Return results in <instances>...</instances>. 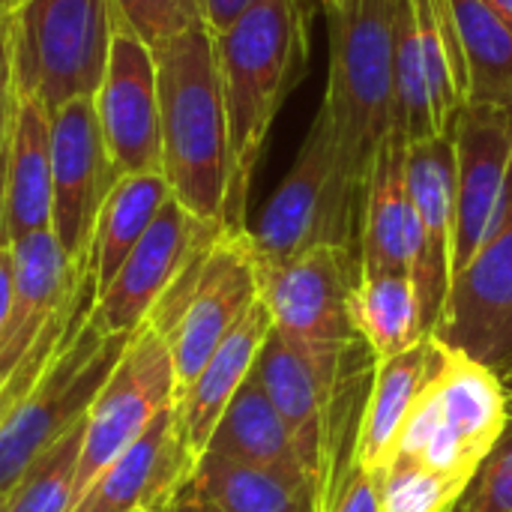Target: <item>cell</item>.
<instances>
[{"mask_svg": "<svg viewBox=\"0 0 512 512\" xmlns=\"http://www.w3.org/2000/svg\"><path fill=\"white\" fill-rule=\"evenodd\" d=\"M228 126L225 231H246L249 189L267 147L270 126L309 63L306 0H252V6L213 36Z\"/></svg>", "mask_w": 512, "mask_h": 512, "instance_id": "cell-1", "label": "cell"}, {"mask_svg": "<svg viewBox=\"0 0 512 512\" xmlns=\"http://www.w3.org/2000/svg\"><path fill=\"white\" fill-rule=\"evenodd\" d=\"M153 54L159 75L162 177L192 216L222 225L228 126L213 33L204 24H192L159 42Z\"/></svg>", "mask_w": 512, "mask_h": 512, "instance_id": "cell-2", "label": "cell"}, {"mask_svg": "<svg viewBox=\"0 0 512 512\" xmlns=\"http://www.w3.org/2000/svg\"><path fill=\"white\" fill-rule=\"evenodd\" d=\"M366 186L348 168L333 123L318 108L291 171L249 228L258 267L285 264L312 249L360 255V216Z\"/></svg>", "mask_w": 512, "mask_h": 512, "instance_id": "cell-3", "label": "cell"}, {"mask_svg": "<svg viewBox=\"0 0 512 512\" xmlns=\"http://www.w3.org/2000/svg\"><path fill=\"white\" fill-rule=\"evenodd\" d=\"M396 15L399 0H354L348 9L327 15L330 78L321 108L363 186L381 147L393 138Z\"/></svg>", "mask_w": 512, "mask_h": 512, "instance_id": "cell-4", "label": "cell"}, {"mask_svg": "<svg viewBox=\"0 0 512 512\" xmlns=\"http://www.w3.org/2000/svg\"><path fill=\"white\" fill-rule=\"evenodd\" d=\"M510 417L507 384L489 366L447 345L444 363L417 399L393 462H414L471 486Z\"/></svg>", "mask_w": 512, "mask_h": 512, "instance_id": "cell-5", "label": "cell"}, {"mask_svg": "<svg viewBox=\"0 0 512 512\" xmlns=\"http://www.w3.org/2000/svg\"><path fill=\"white\" fill-rule=\"evenodd\" d=\"M255 303L258 261L249 228H222L189 258L147 318V324L168 342L177 399Z\"/></svg>", "mask_w": 512, "mask_h": 512, "instance_id": "cell-6", "label": "cell"}, {"mask_svg": "<svg viewBox=\"0 0 512 512\" xmlns=\"http://www.w3.org/2000/svg\"><path fill=\"white\" fill-rule=\"evenodd\" d=\"M129 336H105L90 318L75 330L33 390L0 423V495H9L21 474L87 417Z\"/></svg>", "mask_w": 512, "mask_h": 512, "instance_id": "cell-7", "label": "cell"}, {"mask_svg": "<svg viewBox=\"0 0 512 512\" xmlns=\"http://www.w3.org/2000/svg\"><path fill=\"white\" fill-rule=\"evenodd\" d=\"M114 33L111 0H21L15 6V78L48 111L96 96Z\"/></svg>", "mask_w": 512, "mask_h": 512, "instance_id": "cell-8", "label": "cell"}, {"mask_svg": "<svg viewBox=\"0 0 512 512\" xmlns=\"http://www.w3.org/2000/svg\"><path fill=\"white\" fill-rule=\"evenodd\" d=\"M177 402V381L168 342L147 321L129 336L117 366L96 393L84 417V447L75 477V504L96 477L132 444L150 423Z\"/></svg>", "mask_w": 512, "mask_h": 512, "instance_id": "cell-9", "label": "cell"}, {"mask_svg": "<svg viewBox=\"0 0 512 512\" xmlns=\"http://www.w3.org/2000/svg\"><path fill=\"white\" fill-rule=\"evenodd\" d=\"M432 336L489 366L512 393V165L495 222L480 252L453 279Z\"/></svg>", "mask_w": 512, "mask_h": 512, "instance_id": "cell-10", "label": "cell"}, {"mask_svg": "<svg viewBox=\"0 0 512 512\" xmlns=\"http://www.w3.org/2000/svg\"><path fill=\"white\" fill-rule=\"evenodd\" d=\"M117 180L93 96L51 111V231L72 264H90L93 228Z\"/></svg>", "mask_w": 512, "mask_h": 512, "instance_id": "cell-11", "label": "cell"}, {"mask_svg": "<svg viewBox=\"0 0 512 512\" xmlns=\"http://www.w3.org/2000/svg\"><path fill=\"white\" fill-rule=\"evenodd\" d=\"M93 102L108 156L120 177L162 174L156 54L117 15L105 75Z\"/></svg>", "mask_w": 512, "mask_h": 512, "instance_id": "cell-12", "label": "cell"}, {"mask_svg": "<svg viewBox=\"0 0 512 512\" xmlns=\"http://www.w3.org/2000/svg\"><path fill=\"white\" fill-rule=\"evenodd\" d=\"M219 231L222 225L192 216L171 195L165 207L156 213L147 234L138 240V246L117 270L114 282L96 297L90 321L105 336L135 333L150 318V312L171 288V282L180 276V270L189 264V258Z\"/></svg>", "mask_w": 512, "mask_h": 512, "instance_id": "cell-13", "label": "cell"}, {"mask_svg": "<svg viewBox=\"0 0 512 512\" xmlns=\"http://www.w3.org/2000/svg\"><path fill=\"white\" fill-rule=\"evenodd\" d=\"M408 192L414 204L417 261L411 270L423 324L432 336L453 288L456 246V147L453 132L408 147Z\"/></svg>", "mask_w": 512, "mask_h": 512, "instance_id": "cell-14", "label": "cell"}, {"mask_svg": "<svg viewBox=\"0 0 512 512\" xmlns=\"http://www.w3.org/2000/svg\"><path fill=\"white\" fill-rule=\"evenodd\" d=\"M456 147V246L453 279L480 252L512 165V111L498 105H465L453 126Z\"/></svg>", "mask_w": 512, "mask_h": 512, "instance_id": "cell-15", "label": "cell"}, {"mask_svg": "<svg viewBox=\"0 0 512 512\" xmlns=\"http://www.w3.org/2000/svg\"><path fill=\"white\" fill-rule=\"evenodd\" d=\"M195 465L198 456L174 402L96 477L72 512H165L189 483Z\"/></svg>", "mask_w": 512, "mask_h": 512, "instance_id": "cell-16", "label": "cell"}, {"mask_svg": "<svg viewBox=\"0 0 512 512\" xmlns=\"http://www.w3.org/2000/svg\"><path fill=\"white\" fill-rule=\"evenodd\" d=\"M12 249V315L0 336V384L21 363V357L33 348L51 315L72 294L78 279L90 270V264H72L57 243L54 231H33L15 243Z\"/></svg>", "mask_w": 512, "mask_h": 512, "instance_id": "cell-17", "label": "cell"}, {"mask_svg": "<svg viewBox=\"0 0 512 512\" xmlns=\"http://www.w3.org/2000/svg\"><path fill=\"white\" fill-rule=\"evenodd\" d=\"M444 354L447 342H441L438 336H426L411 351L375 366L372 390L360 420L354 471L378 477L393 462L399 438L417 408V399L438 375Z\"/></svg>", "mask_w": 512, "mask_h": 512, "instance_id": "cell-18", "label": "cell"}, {"mask_svg": "<svg viewBox=\"0 0 512 512\" xmlns=\"http://www.w3.org/2000/svg\"><path fill=\"white\" fill-rule=\"evenodd\" d=\"M51 228V111L15 87V108L6 141L3 243Z\"/></svg>", "mask_w": 512, "mask_h": 512, "instance_id": "cell-19", "label": "cell"}, {"mask_svg": "<svg viewBox=\"0 0 512 512\" xmlns=\"http://www.w3.org/2000/svg\"><path fill=\"white\" fill-rule=\"evenodd\" d=\"M417 261L414 204L408 192V144L390 138L369 174L360 216V273H408Z\"/></svg>", "mask_w": 512, "mask_h": 512, "instance_id": "cell-20", "label": "cell"}, {"mask_svg": "<svg viewBox=\"0 0 512 512\" xmlns=\"http://www.w3.org/2000/svg\"><path fill=\"white\" fill-rule=\"evenodd\" d=\"M273 333V318L267 312V306L258 303L246 312V318L222 339V345L213 351V357L204 363V369L198 372V378L186 387V393L177 399L183 426H186V438L192 453L201 459L216 423L222 420L228 402L234 399V393L246 384V378L255 369V360L267 342V336Z\"/></svg>", "mask_w": 512, "mask_h": 512, "instance_id": "cell-21", "label": "cell"}, {"mask_svg": "<svg viewBox=\"0 0 512 512\" xmlns=\"http://www.w3.org/2000/svg\"><path fill=\"white\" fill-rule=\"evenodd\" d=\"M255 378L264 387L267 399L279 411L294 450L303 462L309 486L318 501L321 471H324V417L321 396L309 363L273 330L255 360Z\"/></svg>", "mask_w": 512, "mask_h": 512, "instance_id": "cell-22", "label": "cell"}, {"mask_svg": "<svg viewBox=\"0 0 512 512\" xmlns=\"http://www.w3.org/2000/svg\"><path fill=\"white\" fill-rule=\"evenodd\" d=\"M204 453L219 456V459H231L240 465L264 468V471H273L285 480L309 486V477H306L303 462L294 450V441H291L279 411L267 399L264 387L258 384L255 372L246 378V384L228 402V408H225L222 420L216 423L213 438H210Z\"/></svg>", "mask_w": 512, "mask_h": 512, "instance_id": "cell-23", "label": "cell"}, {"mask_svg": "<svg viewBox=\"0 0 512 512\" xmlns=\"http://www.w3.org/2000/svg\"><path fill=\"white\" fill-rule=\"evenodd\" d=\"M348 315L375 366L411 351L429 336L420 297L408 273H360L348 297Z\"/></svg>", "mask_w": 512, "mask_h": 512, "instance_id": "cell-24", "label": "cell"}, {"mask_svg": "<svg viewBox=\"0 0 512 512\" xmlns=\"http://www.w3.org/2000/svg\"><path fill=\"white\" fill-rule=\"evenodd\" d=\"M171 198L162 174H126L108 192L90 243V270L96 279V297L114 282L117 270L153 225L156 213Z\"/></svg>", "mask_w": 512, "mask_h": 512, "instance_id": "cell-25", "label": "cell"}, {"mask_svg": "<svg viewBox=\"0 0 512 512\" xmlns=\"http://www.w3.org/2000/svg\"><path fill=\"white\" fill-rule=\"evenodd\" d=\"M186 492L219 512H315L309 486L210 453L198 459Z\"/></svg>", "mask_w": 512, "mask_h": 512, "instance_id": "cell-26", "label": "cell"}, {"mask_svg": "<svg viewBox=\"0 0 512 512\" xmlns=\"http://www.w3.org/2000/svg\"><path fill=\"white\" fill-rule=\"evenodd\" d=\"M459 30L468 105H498L512 111V30L486 0H450Z\"/></svg>", "mask_w": 512, "mask_h": 512, "instance_id": "cell-27", "label": "cell"}, {"mask_svg": "<svg viewBox=\"0 0 512 512\" xmlns=\"http://www.w3.org/2000/svg\"><path fill=\"white\" fill-rule=\"evenodd\" d=\"M84 447V420L54 441L15 483L6 512H72L75 477Z\"/></svg>", "mask_w": 512, "mask_h": 512, "instance_id": "cell-28", "label": "cell"}, {"mask_svg": "<svg viewBox=\"0 0 512 512\" xmlns=\"http://www.w3.org/2000/svg\"><path fill=\"white\" fill-rule=\"evenodd\" d=\"M375 480L381 512H450L468 492L465 483L399 459Z\"/></svg>", "mask_w": 512, "mask_h": 512, "instance_id": "cell-29", "label": "cell"}, {"mask_svg": "<svg viewBox=\"0 0 512 512\" xmlns=\"http://www.w3.org/2000/svg\"><path fill=\"white\" fill-rule=\"evenodd\" d=\"M111 9L150 48L192 24H201L198 0H111Z\"/></svg>", "mask_w": 512, "mask_h": 512, "instance_id": "cell-30", "label": "cell"}, {"mask_svg": "<svg viewBox=\"0 0 512 512\" xmlns=\"http://www.w3.org/2000/svg\"><path fill=\"white\" fill-rule=\"evenodd\" d=\"M462 501L468 512H512V417Z\"/></svg>", "mask_w": 512, "mask_h": 512, "instance_id": "cell-31", "label": "cell"}, {"mask_svg": "<svg viewBox=\"0 0 512 512\" xmlns=\"http://www.w3.org/2000/svg\"><path fill=\"white\" fill-rule=\"evenodd\" d=\"M15 87V9H0V135H6L12 123Z\"/></svg>", "mask_w": 512, "mask_h": 512, "instance_id": "cell-32", "label": "cell"}, {"mask_svg": "<svg viewBox=\"0 0 512 512\" xmlns=\"http://www.w3.org/2000/svg\"><path fill=\"white\" fill-rule=\"evenodd\" d=\"M333 512H381L378 504V480L369 474L354 471L345 495L339 498V504L333 507Z\"/></svg>", "mask_w": 512, "mask_h": 512, "instance_id": "cell-33", "label": "cell"}, {"mask_svg": "<svg viewBox=\"0 0 512 512\" xmlns=\"http://www.w3.org/2000/svg\"><path fill=\"white\" fill-rule=\"evenodd\" d=\"M249 6H252V0H198L201 24H204L213 36L222 33V30H228Z\"/></svg>", "mask_w": 512, "mask_h": 512, "instance_id": "cell-34", "label": "cell"}, {"mask_svg": "<svg viewBox=\"0 0 512 512\" xmlns=\"http://www.w3.org/2000/svg\"><path fill=\"white\" fill-rule=\"evenodd\" d=\"M12 294H15V276H12V249L9 243H0V336L12 315Z\"/></svg>", "mask_w": 512, "mask_h": 512, "instance_id": "cell-35", "label": "cell"}, {"mask_svg": "<svg viewBox=\"0 0 512 512\" xmlns=\"http://www.w3.org/2000/svg\"><path fill=\"white\" fill-rule=\"evenodd\" d=\"M165 512H219L216 507H210L207 501H201V498H195L192 492H186V486H183V492L171 501V507Z\"/></svg>", "mask_w": 512, "mask_h": 512, "instance_id": "cell-36", "label": "cell"}, {"mask_svg": "<svg viewBox=\"0 0 512 512\" xmlns=\"http://www.w3.org/2000/svg\"><path fill=\"white\" fill-rule=\"evenodd\" d=\"M6 141L9 132L0 135V243H3V192H6Z\"/></svg>", "mask_w": 512, "mask_h": 512, "instance_id": "cell-37", "label": "cell"}, {"mask_svg": "<svg viewBox=\"0 0 512 512\" xmlns=\"http://www.w3.org/2000/svg\"><path fill=\"white\" fill-rule=\"evenodd\" d=\"M486 3L492 6V12L512 30V0H486Z\"/></svg>", "mask_w": 512, "mask_h": 512, "instance_id": "cell-38", "label": "cell"}, {"mask_svg": "<svg viewBox=\"0 0 512 512\" xmlns=\"http://www.w3.org/2000/svg\"><path fill=\"white\" fill-rule=\"evenodd\" d=\"M354 0H321V6H324V12L327 15H336V12H342V9H348Z\"/></svg>", "mask_w": 512, "mask_h": 512, "instance_id": "cell-39", "label": "cell"}, {"mask_svg": "<svg viewBox=\"0 0 512 512\" xmlns=\"http://www.w3.org/2000/svg\"><path fill=\"white\" fill-rule=\"evenodd\" d=\"M18 6V0H0V9H15Z\"/></svg>", "mask_w": 512, "mask_h": 512, "instance_id": "cell-40", "label": "cell"}, {"mask_svg": "<svg viewBox=\"0 0 512 512\" xmlns=\"http://www.w3.org/2000/svg\"><path fill=\"white\" fill-rule=\"evenodd\" d=\"M450 512H468V507H465V501H459V504H456Z\"/></svg>", "mask_w": 512, "mask_h": 512, "instance_id": "cell-41", "label": "cell"}, {"mask_svg": "<svg viewBox=\"0 0 512 512\" xmlns=\"http://www.w3.org/2000/svg\"><path fill=\"white\" fill-rule=\"evenodd\" d=\"M6 501H9V495H0V512H6Z\"/></svg>", "mask_w": 512, "mask_h": 512, "instance_id": "cell-42", "label": "cell"}, {"mask_svg": "<svg viewBox=\"0 0 512 512\" xmlns=\"http://www.w3.org/2000/svg\"><path fill=\"white\" fill-rule=\"evenodd\" d=\"M18 3H21V0H18Z\"/></svg>", "mask_w": 512, "mask_h": 512, "instance_id": "cell-43", "label": "cell"}]
</instances>
